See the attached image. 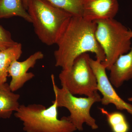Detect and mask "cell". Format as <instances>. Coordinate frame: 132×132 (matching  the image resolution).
Segmentation results:
<instances>
[{
    "label": "cell",
    "mask_w": 132,
    "mask_h": 132,
    "mask_svg": "<svg viewBox=\"0 0 132 132\" xmlns=\"http://www.w3.org/2000/svg\"><path fill=\"white\" fill-rule=\"evenodd\" d=\"M96 24L82 17L71 16L66 22L57 39L54 52L55 66L62 70L71 68L75 60L88 52L95 54L101 62L105 60L104 51L95 36Z\"/></svg>",
    "instance_id": "cell-1"
},
{
    "label": "cell",
    "mask_w": 132,
    "mask_h": 132,
    "mask_svg": "<svg viewBox=\"0 0 132 132\" xmlns=\"http://www.w3.org/2000/svg\"><path fill=\"white\" fill-rule=\"evenodd\" d=\"M46 108L39 104L20 105L14 116L22 121L26 132H74L76 131L68 116L58 118L56 102Z\"/></svg>",
    "instance_id": "cell-2"
},
{
    "label": "cell",
    "mask_w": 132,
    "mask_h": 132,
    "mask_svg": "<svg viewBox=\"0 0 132 132\" xmlns=\"http://www.w3.org/2000/svg\"><path fill=\"white\" fill-rule=\"evenodd\" d=\"M27 10L36 34L49 46L56 44L62 29L72 16L46 0H29Z\"/></svg>",
    "instance_id": "cell-3"
},
{
    "label": "cell",
    "mask_w": 132,
    "mask_h": 132,
    "mask_svg": "<svg viewBox=\"0 0 132 132\" xmlns=\"http://www.w3.org/2000/svg\"><path fill=\"white\" fill-rule=\"evenodd\" d=\"M95 22V36L105 54V60L102 63L109 71L120 55L130 51L132 31L114 19Z\"/></svg>",
    "instance_id": "cell-4"
},
{
    "label": "cell",
    "mask_w": 132,
    "mask_h": 132,
    "mask_svg": "<svg viewBox=\"0 0 132 132\" xmlns=\"http://www.w3.org/2000/svg\"><path fill=\"white\" fill-rule=\"evenodd\" d=\"M53 89L55 95L54 101L58 108L64 107L70 113L68 118L77 130H83V125L86 123L92 129L97 130L98 126L96 120L90 114L93 105L101 102V97L97 93L91 97H77L72 94L65 88H59L56 85L54 75H51Z\"/></svg>",
    "instance_id": "cell-5"
},
{
    "label": "cell",
    "mask_w": 132,
    "mask_h": 132,
    "mask_svg": "<svg viewBox=\"0 0 132 132\" xmlns=\"http://www.w3.org/2000/svg\"><path fill=\"white\" fill-rule=\"evenodd\" d=\"M88 53L75 60L71 68L62 70L59 75L62 87L73 95L93 96L98 93L97 79L90 65Z\"/></svg>",
    "instance_id": "cell-6"
},
{
    "label": "cell",
    "mask_w": 132,
    "mask_h": 132,
    "mask_svg": "<svg viewBox=\"0 0 132 132\" xmlns=\"http://www.w3.org/2000/svg\"><path fill=\"white\" fill-rule=\"evenodd\" d=\"M89 62L97 79L98 91L102 95V104L108 106L112 104L118 110H125L132 115V105L125 102L116 92L106 72V69L101 62L91 58Z\"/></svg>",
    "instance_id": "cell-7"
},
{
    "label": "cell",
    "mask_w": 132,
    "mask_h": 132,
    "mask_svg": "<svg viewBox=\"0 0 132 132\" xmlns=\"http://www.w3.org/2000/svg\"><path fill=\"white\" fill-rule=\"evenodd\" d=\"M44 57L42 52L38 51L24 61L15 60L12 62L8 70V76L12 78L9 86L12 92H14L20 89L26 82L35 77L34 74L28 71L35 67L38 61Z\"/></svg>",
    "instance_id": "cell-8"
},
{
    "label": "cell",
    "mask_w": 132,
    "mask_h": 132,
    "mask_svg": "<svg viewBox=\"0 0 132 132\" xmlns=\"http://www.w3.org/2000/svg\"><path fill=\"white\" fill-rule=\"evenodd\" d=\"M119 6L118 0H84L82 17L92 21L113 19Z\"/></svg>",
    "instance_id": "cell-9"
},
{
    "label": "cell",
    "mask_w": 132,
    "mask_h": 132,
    "mask_svg": "<svg viewBox=\"0 0 132 132\" xmlns=\"http://www.w3.org/2000/svg\"><path fill=\"white\" fill-rule=\"evenodd\" d=\"M109 71V80L116 88L121 87L125 81L132 79V45L130 51L120 55Z\"/></svg>",
    "instance_id": "cell-10"
},
{
    "label": "cell",
    "mask_w": 132,
    "mask_h": 132,
    "mask_svg": "<svg viewBox=\"0 0 132 132\" xmlns=\"http://www.w3.org/2000/svg\"><path fill=\"white\" fill-rule=\"evenodd\" d=\"M20 95L12 92L6 82L0 83V119H9L20 106Z\"/></svg>",
    "instance_id": "cell-11"
},
{
    "label": "cell",
    "mask_w": 132,
    "mask_h": 132,
    "mask_svg": "<svg viewBox=\"0 0 132 132\" xmlns=\"http://www.w3.org/2000/svg\"><path fill=\"white\" fill-rule=\"evenodd\" d=\"M19 16L31 23V17L23 0H0V19Z\"/></svg>",
    "instance_id": "cell-12"
},
{
    "label": "cell",
    "mask_w": 132,
    "mask_h": 132,
    "mask_svg": "<svg viewBox=\"0 0 132 132\" xmlns=\"http://www.w3.org/2000/svg\"><path fill=\"white\" fill-rule=\"evenodd\" d=\"M22 53V46L19 43L13 46L0 51V83L6 82L10 66L14 61L18 60Z\"/></svg>",
    "instance_id": "cell-13"
},
{
    "label": "cell",
    "mask_w": 132,
    "mask_h": 132,
    "mask_svg": "<svg viewBox=\"0 0 132 132\" xmlns=\"http://www.w3.org/2000/svg\"><path fill=\"white\" fill-rule=\"evenodd\" d=\"M102 113L106 116L107 120L112 132H128L130 125L124 114L120 112H109L103 108H100Z\"/></svg>",
    "instance_id": "cell-14"
},
{
    "label": "cell",
    "mask_w": 132,
    "mask_h": 132,
    "mask_svg": "<svg viewBox=\"0 0 132 132\" xmlns=\"http://www.w3.org/2000/svg\"><path fill=\"white\" fill-rule=\"evenodd\" d=\"M72 16L82 17L84 0H46Z\"/></svg>",
    "instance_id": "cell-15"
},
{
    "label": "cell",
    "mask_w": 132,
    "mask_h": 132,
    "mask_svg": "<svg viewBox=\"0 0 132 132\" xmlns=\"http://www.w3.org/2000/svg\"><path fill=\"white\" fill-rule=\"evenodd\" d=\"M17 43L12 39L10 33L0 25V51L13 46Z\"/></svg>",
    "instance_id": "cell-16"
},
{
    "label": "cell",
    "mask_w": 132,
    "mask_h": 132,
    "mask_svg": "<svg viewBox=\"0 0 132 132\" xmlns=\"http://www.w3.org/2000/svg\"><path fill=\"white\" fill-rule=\"evenodd\" d=\"M28 1L29 0H23V1H24V6H25V8H26V9L27 10Z\"/></svg>",
    "instance_id": "cell-17"
},
{
    "label": "cell",
    "mask_w": 132,
    "mask_h": 132,
    "mask_svg": "<svg viewBox=\"0 0 132 132\" xmlns=\"http://www.w3.org/2000/svg\"><path fill=\"white\" fill-rule=\"evenodd\" d=\"M128 100L130 102H132V97L128 98Z\"/></svg>",
    "instance_id": "cell-18"
}]
</instances>
